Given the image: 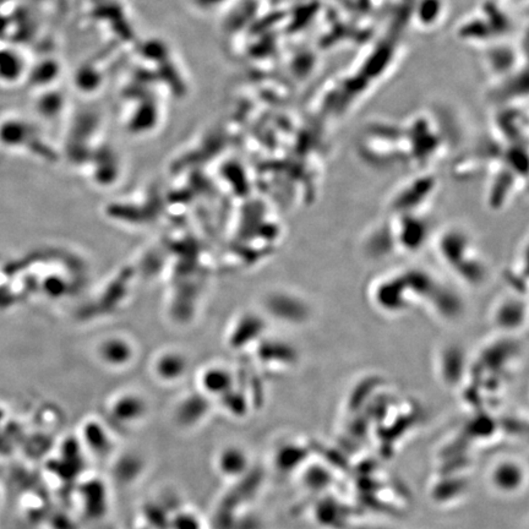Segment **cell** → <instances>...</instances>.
<instances>
[{
    "instance_id": "1",
    "label": "cell",
    "mask_w": 529,
    "mask_h": 529,
    "mask_svg": "<svg viewBox=\"0 0 529 529\" xmlns=\"http://www.w3.org/2000/svg\"><path fill=\"white\" fill-rule=\"evenodd\" d=\"M369 298L375 308L387 315H402L415 307L428 305L437 318L458 315L460 300L451 290L422 268H405L384 273L372 282Z\"/></svg>"
},
{
    "instance_id": "2",
    "label": "cell",
    "mask_w": 529,
    "mask_h": 529,
    "mask_svg": "<svg viewBox=\"0 0 529 529\" xmlns=\"http://www.w3.org/2000/svg\"><path fill=\"white\" fill-rule=\"evenodd\" d=\"M437 258L462 283L472 287L482 285L488 277V266L477 243L465 230L448 227L436 238Z\"/></svg>"
},
{
    "instance_id": "3",
    "label": "cell",
    "mask_w": 529,
    "mask_h": 529,
    "mask_svg": "<svg viewBox=\"0 0 529 529\" xmlns=\"http://www.w3.org/2000/svg\"><path fill=\"white\" fill-rule=\"evenodd\" d=\"M525 303L506 297L497 300L492 310V321L502 333H510L525 325Z\"/></svg>"
},
{
    "instance_id": "4",
    "label": "cell",
    "mask_w": 529,
    "mask_h": 529,
    "mask_svg": "<svg viewBox=\"0 0 529 529\" xmlns=\"http://www.w3.org/2000/svg\"><path fill=\"white\" fill-rule=\"evenodd\" d=\"M492 485L502 492H516L522 483V468L515 462L497 463L492 474Z\"/></svg>"
},
{
    "instance_id": "5",
    "label": "cell",
    "mask_w": 529,
    "mask_h": 529,
    "mask_svg": "<svg viewBox=\"0 0 529 529\" xmlns=\"http://www.w3.org/2000/svg\"><path fill=\"white\" fill-rule=\"evenodd\" d=\"M245 460H246V457L242 452V450L228 448V450H225V452L220 457V468H221L222 472H226L227 470L230 474L242 472L243 467L246 463Z\"/></svg>"
}]
</instances>
